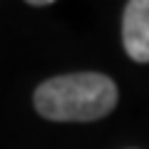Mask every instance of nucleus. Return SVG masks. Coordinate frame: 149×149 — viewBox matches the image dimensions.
<instances>
[{
  "mask_svg": "<svg viewBox=\"0 0 149 149\" xmlns=\"http://www.w3.org/2000/svg\"><path fill=\"white\" fill-rule=\"evenodd\" d=\"M30 5H35V8H45V5H50V0H30Z\"/></svg>",
  "mask_w": 149,
  "mask_h": 149,
  "instance_id": "3",
  "label": "nucleus"
},
{
  "mask_svg": "<svg viewBox=\"0 0 149 149\" xmlns=\"http://www.w3.org/2000/svg\"><path fill=\"white\" fill-rule=\"evenodd\" d=\"M117 104V85L100 72L60 74L35 90V109L52 122H95Z\"/></svg>",
  "mask_w": 149,
  "mask_h": 149,
  "instance_id": "1",
  "label": "nucleus"
},
{
  "mask_svg": "<svg viewBox=\"0 0 149 149\" xmlns=\"http://www.w3.org/2000/svg\"><path fill=\"white\" fill-rule=\"evenodd\" d=\"M122 42L134 62H149V0H129L124 5Z\"/></svg>",
  "mask_w": 149,
  "mask_h": 149,
  "instance_id": "2",
  "label": "nucleus"
}]
</instances>
